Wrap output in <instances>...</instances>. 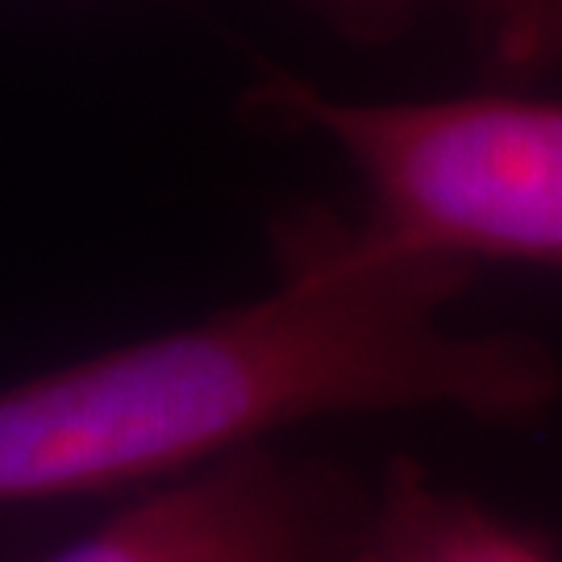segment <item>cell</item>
I'll list each match as a JSON object with an SVG mask.
<instances>
[{"mask_svg":"<svg viewBox=\"0 0 562 562\" xmlns=\"http://www.w3.org/2000/svg\"><path fill=\"white\" fill-rule=\"evenodd\" d=\"M276 262L255 301L0 387V504L183 480L338 413L525 422L559 396L533 338L446 325L462 262L322 213L280 225Z\"/></svg>","mask_w":562,"mask_h":562,"instance_id":"obj_1","label":"cell"},{"mask_svg":"<svg viewBox=\"0 0 562 562\" xmlns=\"http://www.w3.org/2000/svg\"><path fill=\"white\" fill-rule=\"evenodd\" d=\"M250 113L329 142L367 192L362 225L383 241L462 267H562V101H338L267 76Z\"/></svg>","mask_w":562,"mask_h":562,"instance_id":"obj_2","label":"cell"},{"mask_svg":"<svg viewBox=\"0 0 562 562\" xmlns=\"http://www.w3.org/2000/svg\"><path fill=\"white\" fill-rule=\"evenodd\" d=\"M371 487L271 446L142 496L42 562H355Z\"/></svg>","mask_w":562,"mask_h":562,"instance_id":"obj_3","label":"cell"},{"mask_svg":"<svg viewBox=\"0 0 562 562\" xmlns=\"http://www.w3.org/2000/svg\"><path fill=\"white\" fill-rule=\"evenodd\" d=\"M355 562H559L538 538L508 525L475 496L429 480L396 459L371 487Z\"/></svg>","mask_w":562,"mask_h":562,"instance_id":"obj_4","label":"cell"},{"mask_svg":"<svg viewBox=\"0 0 562 562\" xmlns=\"http://www.w3.org/2000/svg\"><path fill=\"white\" fill-rule=\"evenodd\" d=\"M480 34L504 71H542L562 63V0H483Z\"/></svg>","mask_w":562,"mask_h":562,"instance_id":"obj_5","label":"cell"},{"mask_svg":"<svg viewBox=\"0 0 562 562\" xmlns=\"http://www.w3.org/2000/svg\"><path fill=\"white\" fill-rule=\"evenodd\" d=\"M467 4H471V18H475V13H480V4H483V0H467Z\"/></svg>","mask_w":562,"mask_h":562,"instance_id":"obj_6","label":"cell"}]
</instances>
